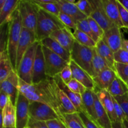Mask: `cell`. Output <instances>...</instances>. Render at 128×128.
Wrapping results in <instances>:
<instances>
[{
	"label": "cell",
	"mask_w": 128,
	"mask_h": 128,
	"mask_svg": "<svg viewBox=\"0 0 128 128\" xmlns=\"http://www.w3.org/2000/svg\"><path fill=\"white\" fill-rule=\"evenodd\" d=\"M57 87L53 78L48 76L46 80L36 84H30L21 79L19 82V91L23 94L30 102H40L48 105L56 111L64 122L57 96Z\"/></svg>",
	"instance_id": "1"
},
{
	"label": "cell",
	"mask_w": 128,
	"mask_h": 128,
	"mask_svg": "<svg viewBox=\"0 0 128 128\" xmlns=\"http://www.w3.org/2000/svg\"><path fill=\"white\" fill-rule=\"evenodd\" d=\"M22 28L23 26L22 19L20 11L18 9H17L10 22L7 44L8 54L15 72H16V55L18 46L21 37Z\"/></svg>",
	"instance_id": "2"
},
{
	"label": "cell",
	"mask_w": 128,
	"mask_h": 128,
	"mask_svg": "<svg viewBox=\"0 0 128 128\" xmlns=\"http://www.w3.org/2000/svg\"><path fill=\"white\" fill-rule=\"evenodd\" d=\"M64 27L57 16L40 8L36 32L38 41L40 42L41 40L50 37L52 32Z\"/></svg>",
	"instance_id": "3"
},
{
	"label": "cell",
	"mask_w": 128,
	"mask_h": 128,
	"mask_svg": "<svg viewBox=\"0 0 128 128\" xmlns=\"http://www.w3.org/2000/svg\"><path fill=\"white\" fill-rule=\"evenodd\" d=\"M93 50L94 48L84 46L76 41L71 52V60L88 72L92 78L94 76L92 66Z\"/></svg>",
	"instance_id": "4"
},
{
	"label": "cell",
	"mask_w": 128,
	"mask_h": 128,
	"mask_svg": "<svg viewBox=\"0 0 128 128\" xmlns=\"http://www.w3.org/2000/svg\"><path fill=\"white\" fill-rule=\"evenodd\" d=\"M40 42L36 41L28 50L21 60L17 74L20 79L30 84H32V71L36 50Z\"/></svg>",
	"instance_id": "5"
},
{
	"label": "cell",
	"mask_w": 128,
	"mask_h": 128,
	"mask_svg": "<svg viewBox=\"0 0 128 128\" xmlns=\"http://www.w3.org/2000/svg\"><path fill=\"white\" fill-rule=\"evenodd\" d=\"M18 9L21 14L23 27L36 33L38 13L40 7L34 3L32 0H20Z\"/></svg>",
	"instance_id": "6"
},
{
	"label": "cell",
	"mask_w": 128,
	"mask_h": 128,
	"mask_svg": "<svg viewBox=\"0 0 128 128\" xmlns=\"http://www.w3.org/2000/svg\"><path fill=\"white\" fill-rule=\"evenodd\" d=\"M42 50L44 56L46 74L48 77L54 78L60 74L66 66L70 64V62L65 61L45 46H42Z\"/></svg>",
	"instance_id": "7"
},
{
	"label": "cell",
	"mask_w": 128,
	"mask_h": 128,
	"mask_svg": "<svg viewBox=\"0 0 128 128\" xmlns=\"http://www.w3.org/2000/svg\"><path fill=\"white\" fill-rule=\"evenodd\" d=\"M29 114L30 118L36 121L46 122L55 119H60L54 109L46 104L40 102H30Z\"/></svg>",
	"instance_id": "8"
},
{
	"label": "cell",
	"mask_w": 128,
	"mask_h": 128,
	"mask_svg": "<svg viewBox=\"0 0 128 128\" xmlns=\"http://www.w3.org/2000/svg\"><path fill=\"white\" fill-rule=\"evenodd\" d=\"M30 102L21 92H19L16 105V128H27L30 120L29 107Z\"/></svg>",
	"instance_id": "9"
},
{
	"label": "cell",
	"mask_w": 128,
	"mask_h": 128,
	"mask_svg": "<svg viewBox=\"0 0 128 128\" xmlns=\"http://www.w3.org/2000/svg\"><path fill=\"white\" fill-rule=\"evenodd\" d=\"M37 41L36 34L34 31L28 30L26 28H22V32L21 34L20 41L17 49V55H16V72L20 66L21 60L24 54L31 47L32 44Z\"/></svg>",
	"instance_id": "10"
},
{
	"label": "cell",
	"mask_w": 128,
	"mask_h": 128,
	"mask_svg": "<svg viewBox=\"0 0 128 128\" xmlns=\"http://www.w3.org/2000/svg\"><path fill=\"white\" fill-rule=\"evenodd\" d=\"M90 2L93 10L90 17L100 25L104 31H107L116 26L108 17L102 4V0H91Z\"/></svg>",
	"instance_id": "11"
},
{
	"label": "cell",
	"mask_w": 128,
	"mask_h": 128,
	"mask_svg": "<svg viewBox=\"0 0 128 128\" xmlns=\"http://www.w3.org/2000/svg\"><path fill=\"white\" fill-rule=\"evenodd\" d=\"M20 78L17 72L12 71L8 77L1 82V90L8 95L10 101L14 106L16 105L19 94Z\"/></svg>",
	"instance_id": "12"
},
{
	"label": "cell",
	"mask_w": 128,
	"mask_h": 128,
	"mask_svg": "<svg viewBox=\"0 0 128 128\" xmlns=\"http://www.w3.org/2000/svg\"><path fill=\"white\" fill-rule=\"evenodd\" d=\"M48 78L45 69V61L42 46L41 43L38 44L36 50L33 71H32V84H36Z\"/></svg>",
	"instance_id": "13"
},
{
	"label": "cell",
	"mask_w": 128,
	"mask_h": 128,
	"mask_svg": "<svg viewBox=\"0 0 128 128\" xmlns=\"http://www.w3.org/2000/svg\"><path fill=\"white\" fill-rule=\"evenodd\" d=\"M123 38L121 28L114 26L110 30L104 31L102 36V41L112 50L114 52H117L121 49L122 41Z\"/></svg>",
	"instance_id": "14"
},
{
	"label": "cell",
	"mask_w": 128,
	"mask_h": 128,
	"mask_svg": "<svg viewBox=\"0 0 128 128\" xmlns=\"http://www.w3.org/2000/svg\"><path fill=\"white\" fill-rule=\"evenodd\" d=\"M70 66L72 70V79H74L81 82L87 90L92 91H94L96 90V86L94 82L93 79L88 72L80 67L72 60L70 61Z\"/></svg>",
	"instance_id": "15"
},
{
	"label": "cell",
	"mask_w": 128,
	"mask_h": 128,
	"mask_svg": "<svg viewBox=\"0 0 128 128\" xmlns=\"http://www.w3.org/2000/svg\"><path fill=\"white\" fill-rule=\"evenodd\" d=\"M53 78L58 86L64 92L65 94L68 96L70 101L72 102V103L73 104L74 107L77 110L78 112H86L83 106V103H82V99L81 94L76 93V92H73L72 90H70L68 85L61 80L59 74L55 76Z\"/></svg>",
	"instance_id": "16"
},
{
	"label": "cell",
	"mask_w": 128,
	"mask_h": 128,
	"mask_svg": "<svg viewBox=\"0 0 128 128\" xmlns=\"http://www.w3.org/2000/svg\"><path fill=\"white\" fill-rule=\"evenodd\" d=\"M50 37L59 42L70 52L72 51L74 44L76 41L73 32L66 27L54 31L50 35Z\"/></svg>",
	"instance_id": "17"
},
{
	"label": "cell",
	"mask_w": 128,
	"mask_h": 128,
	"mask_svg": "<svg viewBox=\"0 0 128 128\" xmlns=\"http://www.w3.org/2000/svg\"><path fill=\"white\" fill-rule=\"evenodd\" d=\"M94 91L103 108L107 112L111 122L118 121L117 117L114 112V108L113 96L107 90L98 89V91Z\"/></svg>",
	"instance_id": "18"
},
{
	"label": "cell",
	"mask_w": 128,
	"mask_h": 128,
	"mask_svg": "<svg viewBox=\"0 0 128 128\" xmlns=\"http://www.w3.org/2000/svg\"><path fill=\"white\" fill-rule=\"evenodd\" d=\"M117 76L114 70L108 68L92 78L96 88L99 90H108L111 84Z\"/></svg>",
	"instance_id": "19"
},
{
	"label": "cell",
	"mask_w": 128,
	"mask_h": 128,
	"mask_svg": "<svg viewBox=\"0 0 128 128\" xmlns=\"http://www.w3.org/2000/svg\"><path fill=\"white\" fill-rule=\"evenodd\" d=\"M102 2L109 19L121 29L124 28L120 17L117 0H102Z\"/></svg>",
	"instance_id": "20"
},
{
	"label": "cell",
	"mask_w": 128,
	"mask_h": 128,
	"mask_svg": "<svg viewBox=\"0 0 128 128\" xmlns=\"http://www.w3.org/2000/svg\"><path fill=\"white\" fill-rule=\"evenodd\" d=\"M40 43L43 46H45L52 52L60 56L67 62H70L71 61V52L62 47L59 42L55 41L51 38L48 37L40 41Z\"/></svg>",
	"instance_id": "21"
},
{
	"label": "cell",
	"mask_w": 128,
	"mask_h": 128,
	"mask_svg": "<svg viewBox=\"0 0 128 128\" xmlns=\"http://www.w3.org/2000/svg\"><path fill=\"white\" fill-rule=\"evenodd\" d=\"M20 2V0H6L4 6L0 9V26L10 23Z\"/></svg>",
	"instance_id": "22"
},
{
	"label": "cell",
	"mask_w": 128,
	"mask_h": 128,
	"mask_svg": "<svg viewBox=\"0 0 128 128\" xmlns=\"http://www.w3.org/2000/svg\"><path fill=\"white\" fill-rule=\"evenodd\" d=\"M16 128V107L10 101L1 111V128Z\"/></svg>",
	"instance_id": "23"
},
{
	"label": "cell",
	"mask_w": 128,
	"mask_h": 128,
	"mask_svg": "<svg viewBox=\"0 0 128 128\" xmlns=\"http://www.w3.org/2000/svg\"><path fill=\"white\" fill-rule=\"evenodd\" d=\"M58 3L61 12L70 16L76 22L88 18L87 16L84 14L74 4L69 3L66 0H58Z\"/></svg>",
	"instance_id": "24"
},
{
	"label": "cell",
	"mask_w": 128,
	"mask_h": 128,
	"mask_svg": "<svg viewBox=\"0 0 128 128\" xmlns=\"http://www.w3.org/2000/svg\"><path fill=\"white\" fill-rule=\"evenodd\" d=\"M94 100L96 123L102 128H112V122L110 120L107 112L99 100L96 92L94 94Z\"/></svg>",
	"instance_id": "25"
},
{
	"label": "cell",
	"mask_w": 128,
	"mask_h": 128,
	"mask_svg": "<svg viewBox=\"0 0 128 128\" xmlns=\"http://www.w3.org/2000/svg\"><path fill=\"white\" fill-rule=\"evenodd\" d=\"M94 94V91L86 90V91L82 94H81V96H82V103L86 113L90 116L91 120L96 122Z\"/></svg>",
	"instance_id": "26"
},
{
	"label": "cell",
	"mask_w": 128,
	"mask_h": 128,
	"mask_svg": "<svg viewBox=\"0 0 128 128\" xmlns=\"http://www.w3.org/2000/svg\"><path fill=\"white\" fill-rule=\"evenodd\" d=\"M95 49L98 54L107 62L110 68L114 70V52L112 50L102 41V40H100L97 42Z\"/></svg>",
	"instance_id": "27"
},
{
	"label": "cell",
	"mask_w": 128,
	"mask_h": 128,
	"mask_svg": "<svg viewBox=\"0 0 128 128\" xmlns=\"http://www.w3.org/2000/svg\"><path fill=\"white\" fill-rule=\"evenodd\" d=\"M14 71L7 50L0 52V82L6 80Z\"/></svg>",
	"instance_id": "28"
},
{
	"label": "cell",
	"mask_w": 128,
	"mask_h": 128,
	"mask_svg": "<svg viewBox=\"0 0 128 128\" xmlns=\"http://www.w3.org/2000/svg\"><path fill=\"white\" fill-rule=\"evenodd\" d=\"M113 97L121 96L128 92L127 85L118 76H116L107 90Z\"/></svg>",
	"instance_id": "29"
},
{
	"label": "cell",
	"mask_w": 128,
	"mask_h": 128,
	"mask_svg": "<svg viewBox=\"0 0 128 128\" xmlns=\"http://www.w3.org/2000/svg\"><path fill=\"white\" fill-rule=\"evenodd\" d=\"M64 122L68 128H86L78 112L63 114Z\"/></svg>",
	"instance_id": "30"
},
{
	"label": "cell",
	"mask_w": 128,
	"mask_h": 128,
	"mask_svg": "<svg viewBox=\"0 0 128 128\" xmlns=\"http://www.w3.org/2000/svg\"><path fill=\"white\" fill-rule=\"evenodd\" d=\"M92 66H93L94 76L101 71L108 68H111L106 61L101 56L98 54L95 48L93 50V60H92Z\"/></svg>",
	"instance_id": "31"
},
{
	"label": "cell",
	"mask_w": 128,
	"mask_h": 128,
	"mask_svg": "<svg viewBox=\"0 0 128 128\" xmlns=\"http://www.w3.org/2000/svg\"><path fill=\"white\" fill-rule=\"evenodd\" d=\"M73 35L76 41L81 44L91 48H96L97 42H95L90 36H89L84 32H82L79 30H76L74 31Z\"/></svg>",
	"instance_id": "32"
},
{
	"label": "cell",
	"mask_w": 128,
	"mask_h": 128,
	"mask_svg": "<svg viewBox=\"0 0 128 128\" xmlns=\"http://www.w3.org/2000/svg\"><path fill=\"white\" fill-rule=\"evenodd\" d=\"M76 27H77V30H80L82 32H84L86 34L88 35L95 42H98L100 40L96 37L94 34L92 32V30L91 28V26H90V23H89V21L88 18L84 19V20H81V21H79L76 22Z\"/></svg>",
	"instance_id": "33"
},
{
	"label": "cell",
	"mask_w": 128,
	"mask_h": 128,
	"mask_svg": "<svg viewBox=\"0 0 128 128\" xmlns=\"http://www.w3.org/2000/svg\"><path fill=\"white\" fill-rule=\"evenodd\" d=\"M33 2V1H32ZM36 4H37L40 8L42 9L44 11H47L48 12L54 15V16H57L59 15V14L61 12V10H60V6H59L58 3V0L56 2H52V3H48V4H41V3H36V2H33Z\"/></svg>",
	"instance_id": "34"
},
{
	"label": "cell",
	"mask_w": 128,
	"mask_h": 128,
	"mask_svg": "<svg viewBox=\"0 0 128 128\" xmlns=\"http://www.w3.org/2000/svg\"><path fill=\"white\" fill-rule=\"evenodd\" d=\"M9 26L10 23H6L1 26V32H0V46H1V52L7 50L8 40Z\"/></svg>",
	"instance_id": "35"
},
{
	"label": "cell",
	"mask_w": 128,
	"mask_h": 128,
	"mask_svg": "<svg viewBox=\"0 0 128 128\" xmlns=\"http://www.w3.org/2000/svg\"><path fill=\"white\" fill-rule=\"evenodd\" d=\"M114 71L117 76L126 83L128 80V64L115 62Z\"/></svg>",
	"instance_id": "36"
},
{
	"label": "cell",
	"mask_w": 128,
	"mask_h": 128,
	"mask_svg": "<svg viewBox=\"0 0 128 128\" xmlns=\"http://www.w3.org/2000/svg\"><path fill=\"white\" fill-rule=\"evenodd\" d=\"M58 18L60 20V21L63 24L65 27L68 28L70 30H73L74 31L77 30L76 21L68 14L61 11L58 16Z\"/></svg>",
	"instance_id": "37"
},
{
	"label": "cell",
	"mask_w": 128,
	"mask_h": 128,
	"mask_svg": "<svg viewBox=\"0 0 128 128\" xmlns=\"http://www.w3.org/2000/svg\"><path fill=\"white\" fill-rule=\"evenodd\" d=\"M76 5L78 8L79 10L84 14L86 15L88 18L90 17V16L92 14V7L91 5L90 1L88 0H79L76 2Z\"/></svg>",
	"instance_id": "38"
},
{
	"label": "cell",
	"mask_w": 128,
	"mask_h": 128,
	"mask_svg": "<svg viewBox=\"0 0 128 128\" xmlns=\"http://www.w3.org/2000/svg\"><path fill=\"white\" fill-rule=\"evenodd\" d=\"M88 20L89 23H90V25L91 26V28L94 34L96 36V37L99 40H101L104 34V30L100 26V25L95 20H94L92 18L88 17Z\"/></svg>",
	"instance_id": "39"
},
{
	"label": "cell",
	"mask_w": 128,
	"mask_h": 128,
	"mask_svg": "<svg viewBox=\"0 0 128 128\" xmlns=\"http://www.w3.org/2000/svg\"><path fill=\"white\" fill-rule=\"evenodd\" d=\"M67 85L70 90H72L73 92L80 94H82L87 90L81 82L74 79H72Z\"/></svg>",
	"instance_id": "40"
},
{
	"label": "cell",
	"mask_w": 128,
	"mask_h": 128,
	"mask_svg": "<svg viewBox=\"0 0 128 128\" xmlns=\"http://www.w3.org/2000/svg\"><path fill=\"white\" fill-rule=\"evenodd\" d=\"M122 108L125 114L126 120L128 121V92L121 96L114 97Z\"/></svg>",
	"instance_id": "41"
},
{
	"label": "cell",
	"mask_w": 128,
	"mask_h": 128,
	"mask_svg": "<svg viewBox=\"0 0 128 128\" xmlns=\"http://www.w3.org/2000/svg\"><path fill=\"white\" fill-rule=\"evenodd\" d=\"M114 60L115 62L128 64V51L120 49L114 52Z\"/></svg>",
	"instance_id": "42"
},
{
	"label": "cell",
	"mask_w": 128,
	"mask_h": 128,
	"mask_svg": "<svg viewBox=\"0 0 128 128\" xmlns=\"http://www.w3.org/2000/svg\"><path fill=\"white\" fill-rule=\"evenodd\" d=\"M78 113L86 128H99L98 124L94 122L93 120H91L86 112H80Z\"/></svg>",
	"instance_id": "43"
},
{
	"label": "cell",
	"mask_w": 128,
	"mask_h": 128,
	"mask_svg": "<svg viewBox=\"0 0 128 128\" xmlns=\"http://www.w3.org/2000/svg\"><path fill=\"white\" fill-rule=\"evenodd\" d=\"M59 75L63 82L68 84L72 80V72L70 64L66 66Z\"/></svg>",
	"instance_id": "44"
},
{
	"label": "cell",
	"mask_w": 128,
	"mask_h": 128,
	"mask_svg": "<svg viewBox=\"0 0 128 128\" xmlns=\"http://www.w3.org/2000/svg\"><path fill=\"white\" fill-rule=\"evenodd\" d=\"M113 103H114V112L116 114V116L117 117L118 121L122 122L124 120H126L125 114L123 112L122 108L120 106L116 99L113 97Z\"/></svg>",
	"instance_id": "45"
},
{
	"label": "cell",
	"mask_w": 128,
	"mask_h": 128,
	"mask_svg": "<svg viewBox=\"0 0 128 128\" xmlns=\"http://www.w3.org/2000/svg\"><path fill=\"white\" fill-rule=\"evenodd\" d=\"M117 2L122 24H123L124 28L128 29V11L119 2L118 0H117Z\"/></svg>",
	"instance_id": "46"
},
{
	"label": "cell",
	"mask_w": 128,
	"mask_h": 128,
	"mask_svg": "<svg viewBox=\"0 0 128 128\" xmlns=\"http://www.w3.org/2000/svg\"><path fill=\"white\" fill-rule=\"evenodd\" d=\"M28 128H49L47 124L44 121H36L32 118L29 120L27 125Z\"/></svg>",
	"instance_id": "47"
},
{
	"label": "cell",
	"mask_w": 128,
	"mask_h": 128,
	"mask_svg": "<svg viewBox=\"0 0 128 128\" xmlns=\"http://www.w3.org/2000/svg\"><path fill=\"white\" fill-rule=\"evenodd\" d=\"M46 122L49 128H68L66 124L60 119L50 120Z\"/></svg>",
	"instance_id": "48"
},
{
	"label": "cell",
	"mask_w": 128,
	"mask_h": 128,
	"mask_svg": "<svg viewBox=\"0 0 128 128\" xmlns=\"http://www.w3.org/2000/svg\"><path fill=\"white\" fill-rule=\"evenodd\" d=\"M10 100L8 95L1 90L0 91V109H1V111H2L6 107Z\"/></svg>",
	"instance_id": "49"
},
{
	"label": "cell",
	"mask_w": 128,
	"mask_h": 128,
	"mask_svg": "<svg viewBox=\"0 0 128 128\" xmlns=\"http://www.w3.org/2000/svg\"><path fill=\"white\" fill-rule=\"evenodd\" d=\"M121 49L128 51V40H127V39H125L124 38H122Z\"/></svg>",
	"instance_id": "50"
},
{
	"label": "cell",
	"mask_w": 128,
	"mask_h": 128,
	"mask_svg": "<svg viewBox=\"0 0 128 128\" xmlns=\"http://www.w3.org/2000/svg\"><path fill=\"white\" fill-rule=\"evenodd\" d=\"M112 128H124L122 122L120 121H116V122H112Z\"/></svg>",
	"instance_id": "51"
},
{
	"label": "cell",
	"mask_w": 128,
	"mask_h": 128,
	"mask_svg": "<svg viewBox=\"0 0 128 128\" xmlns=\"http://www.w3.org/2000/svg\"><path fill=\"white\" fill-rule=\"evenodd\" d=\"M118 1L124 6V8L128 11V0H118Z\"/></svg>",
	"instance_id": "52"
},
{
	"label": "cell",
	"mask_w": 128,
	"mask_h": 128,
	"mask_svg": "<svg viewBox=\"0 0 128 128\" xmlns=\"http://www.w3.org/2000/svg\"><path fill=\"white\" fill-rule=\"evenodd\" d=\"M122 124H123L124 128H128V121L124 120V121L122 122Z\"/></svg>",
	"instance_id": "53"
},
{
	"label": "cell",
	"mask_w": 128,
	"mask_h": 128,
	"mask_svg": "<svg viewBox=\"0 0 128 128\" xmlns=\"http://www.w3.org/2000/svg\"><path fill=\"white\" fill-rule=\"evenodd\" d=\"M6 0H0V9L4 6V4L6 2Z\"/></svg>",
	"instance_id": "54"
},
{
	"label": "cell",
	"mask_w": 128,
	"mask_h": 128,
	"mask_svg": "<svg viewBox=\"0 0 128 128\" xmlns=\"http://www.w3.org/2000/svg\"><path fill=\"white\" fill-rule=\"evenodd\" d=\"M126 84L127 85V86H128V80L126 82Z\"/></svg>",
	"instance_id": "55"
},
{
	"label": "cell",
	"mask_w": 128,
	"mask_h": 128,
	"mask_svg": "<svg viewBox=\"0 0 128 128\" xmlns=\"http://www.w3.org/2000/svg\"></svg>",
	"instance_id": "56"
},
{
	"label": "cell",
	"mask_w": 128,
	"mask_h": 128,
	"mask_svg": "<svg viewBox=\"0 0 128 128\" xmlns=\"http://www.w3.org/2000/svg\"><path fill=\"white\" fill-rule=\"evenodd\" d=\"M98 126H99V128H101V126H99V125H98Z\"/></svg>",
	"instance_id": "57"
},
{
	"label": "cell",
	"mask_w": 128,
	"mask_h": 128,
	"mask_svg": "<svg viewBox=\"0 0 128 128\" xmlns=\"http://www.w3.org/2000/svg\"></svg>",
	"instance_id": "58"
}]
</instances>
